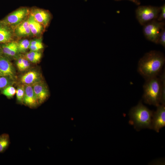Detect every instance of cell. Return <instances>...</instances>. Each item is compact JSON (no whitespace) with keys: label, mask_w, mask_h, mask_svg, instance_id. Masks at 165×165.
<instances>
[{"label":"cell","mask_w":165,"mask_h":165,"mask_svg":"<svg viewBox=\"0 0 165 165\" xmlns=\"http://www.w3.org/2000/svg\"><path fill=\"white\" fill-rule=\"evenodd\" d=\"M0 76L8 77L13 81L16 78L15 69L10 59L3 54L0 56Z\"/></svg>","instance_id":"cell-8"},{"label":"cell","mask_w":165,"mask_h":165,"mask_svg":"<svg viewBox=\"0 0 165 165\" xmlns=\"http://www.w3.org/2000/svg\"><path fill=\"white\" fill-rule=\"evenodd\" d=\"M25 92V85L22 84L18 86L16 90V100L18 103L21 104H23Z\"/></svg>","instance_id":"cell-21"},{"label":"cell","mask_w":165,"mask_h":165,"mask_svg":"<svg viewBox=\"0 0 165 165\" xmlns=\"http://www.w3.org/2000/svg\"><path fill=\"white\" fill-rule=\"evenodd\" d=\"M14 32L15 38L18 39L33 36L29 27L28 18L16 26L14 29Z\"/></svg>","instance_id":"cell-14"},{"label":"cell","mask_w":165,"mask_h":165,"mask_svg":"<svg viewBox=\"0 0 165 165\" xmlns=\"http://www.w3.org/2000/svg\"><path fill=\"white\" fill-rule=\"evenodd\" d=\"M161 82V98L160 103L162 105H165V72L163 70L160 76Z\"/></svg>","instance_id":"cell-20"},{"label":"cell","mask_w":165,"mask_h":165,"mask_svg":"<svg viewBox=\"0 0 165 165\" xmlns=\"http://www.w3.org/2000/svg\"><path fill=\"white\" fill-rule=\"evenodd\" d=\"M41 80L42 77L41 73L37 71L32 70L23 75L20 78V81L24 85H32Z\"/></svg>","instance_id":"cell-13"},{"label":"cell","mask_w":165,"mask_h":165,"mask_svg":"<svg viewBox=\"0 0 165 165\" xmlns=\"http://www.w3.org/2000/svg\"><path fill=\"white\" fill-rule=\"evenodd\" d=\"M115 1H119L122 0H114ZM137 5H139L140 4L141 2L139 0H127Z\"/></svg>","instance_id":"cell-27"},{"label":"cell","mask_w":165,"mask_h":165,"mask_svg":"<svg viewBox=\"0 0 165 165\" xmlns=\"http://www.w3.org/2000/svg\"><path fill=\"white\" fill-rule=\"evenodd\" d=\"M30 63L23 55L22 64L19 70L24 71L28 69L31 66Z\"/></svg>","instance_id":"cell-24"},{"label":"cell","mask_w":165,"mask_h":165,"mask_svg":"<svg viewBox=\"0 0 165 165\" xmlns=\"http://www.w3.org/2000/svg\"><path fill=\"white\" fill-rule=\"evenodd\" d=\"M156 110L153 112L152 117V129L159 132L165 126V105H160Z\"/></svg>","instance_id":"cell-9"},{"label":"cell","mask_w":165,"mask_h":165,"mask_svg":"<svg viewBox=\"0 0 165 165\" xmlns=\"http://www.w3.org/2000/svg\"><path fill=\"white\" fill-rule=\"evenodd\" d=\"M25 94L23 103L30 108H35L39 105L32 85H25Z\"/></svg>","instance_id":"cell-12"},{"label":"cell","mask_w":165,"mask_h":165,"mask_svg":"<svg viewBox=\"0 0 165 165\" xmlns=\"http://www.w3.org/2000/svg\"><path fill=\"white\" fill-rule=\"evenodd\" d=\"M153 112L141 101L130 109L129 113V122L137 130L145 128L152 129Z\"/></svg>","instance_id":"cell-2"},{"label":"cell","mask_w":165,"mask_h":165,"mask_svg":"<svg viewBox=\"0 0 165 165\" xmlns=\"http://www.w3.org/2000/svg\"><path fill=\"white\" fill-rule=\"evenodd\" d=\"M3 54L2 48H1V45H0V56L2 55H3Z\"/></svg>","instance_id":"cell-28"},{"label":"cell","mask_w":165,"mask_h":165,"mask_svg":"<svg viewBox=\"0 0 165 165\" xmlns=\"http://www.w3.org/2000/svg\"><path fill=\"white\" fill-rule=\"evenodd\" d=\"M158 44L165 47V28L164 27L161 31L159 39Z\"/></svg>","instance_id":"cell-25"},{"label":"cell","mask_w":165,"mask_h":165,"mask_svg":"<svg viewBox=\"0 0 165 165\" xmlns=\"http://www.w3.org/2000/svg\"><path fill=\"white\" fill-rule=\"evenodd\" d=\"M20 39L17 41L18 51L20 54H25L29 48L30 41L27 39Z\"/></svg>","instance_id":"cell-18"},{"label":"cell","mask_w":165,"mask_h":165,"mask_svg":"<svg viewBox=\"0 0 165 165\" xmlns=\"http://www.w3.org/2000/svg\"><path fill=\"white\" fill-rule=\"evenodd\" d=\"M24 57L30 62L36 64L40 61L42 54L40 51H33L26 52L24 55Z\"/></svg>","instance_id":"cell-16"},{"label":"cell","mask_w":165,"mask_h":165,"mask_svg":"<svg viewBox=\"0 0 165 165\" xmlns=\"http://www.w3.org/2000/svg\"><path fill=\"white\" fill-rule=\"evenodd\" d=\"M10 143L9 135L3 134L0 135V153L4 152L8 148Z\"/></svg>","instance_id":"cell-19"},{"label":"cell","mask_w":165,"mask_h":165,"mask_svg":"<svg viewBox=\"0 0 165 165\" xmlns=\"http://www.w3.org/2000/svg\"><path fill=\"white\" fill-rule=\"evenodd\" d=\"M165 62V57L163 53L151 50L145 53L139 60L137 71L145 80L156 77L161 72Z\"/></svg>","instance_id":"cell-1"},{"label":"cell","mask_w":165,"mask_h":165,"mask_svg":"<svg viewBox=\"0 0 165 165\" xmlns=\"http://www.w3.org/2000/svg\"><path fill=\"white\" fill-rule=\"evenodd\" d=\"M44 48L41 37L37 38L30 41L29 49L31 51H40Z\"/></svg>","instance_id":"cell-17"},{"label":"cell","mask_w":165,"mask_h":165,"mask_svg":"<svg viewBox=\"0 0 165 165\" xmlns=\"http://www.w3.org/2000/svg\"><path fill=\"white\" fill-rule=\"evenodd\" d=\"M164 21H159L154 20L143 25V31L145 36L148 41L158 44L160 32L164 27Z\"/></svg>","instance_id":"cell-5"},{"label":"cell","mask_w":165,"mask_h":165,"mask_svg":"<svg viewBox=\"0 0 165 165\" xmlns=\"http://www.w3.org/2000/svg\"><path fill=\"white\" fill-rule=\"evenodd\" d=\"M160 12V7L139 6L135 10L136 16L139 23L143 26L149 21L157 20Z\"/></svg>","instance_id":"cell-4"},{"label":"cell","mask_w":165,"mask_h":165,"mask_svg":"<svg viewBox=\"0 0 165 165\" xmlns=\"http://www.w3.org/2000/svg\"><path fill=\"white\" fill-rule=\"evenodd\" d=\"M14 29L0 20V43H5L14 41L15 37Z\"/></svg>","instance_id":"cell-11"},{"label":"cell","mask_w":165,"mask_h":165,"mask_svg":"<svg viewBox=\"0 0 165 165\" xmlns=\"http://www.w3.org/2000/svg\"><path fill=\"white\" fill-rule=\"evenodd\" d=\"M143 98L144 102L157 106L161 98V82L157 76L145 80L143 86Z\"/></svg>","instance_id":"cell-3"},{"label":"cell","mask_w":165,"mask_h":165,"mask_svg":"<svg viewBox=\"0 0 165 165\" xmlns=\"http://www.w3.org/2000/svg\"><path fill=\"white\" fill-rule=\"evenodd\" d=\"M1 93L8 98H11L16 93V89L13 86H9L2 89Z\"/></svg>","instance_id":"cell-22"},{"label":"cell","mask_w":165,"mask_h":165,"mask_svg":"<svg viewBox=\"0 0 165 165\" xmlns=\"http://www.w3.org/2000/svg\"><path fill=\"white\" fill-rule=\"evenodd\" d=\"M30 9L26 7H20L9 14L1 21L14 28L28 18L30 14Z\"/></svg>","instance_id":"cell-6"},{"label":"cell","mask_w":165,"mask_h":165,"mask_svg":"<svg viewBox=\"0 0 165 165\" xmlns=\"http://www.w3.org/2000/svg\"><path fill=\"white\" fill-rule=\"evenodd\" d=\"M160 12L157 20L159 21H164L165 19V5L163 4L160 7Z\"/></svg>","instance_id":"cell-26"},{"label":"cell","mask_w":165,"mask_h":165,"mask_svg":"<svg viewBox=\"0 0 165 165\" xmlns=\"http://www.w3.org/2000/svg\"><path fill=\"white\" fill-rule=\"evenodd\" d=\"M39 105L44 102L49 96V92L45 82L42 80L32 85Z\"/></svg>","instance_id":"cell-10"},{"label":"cell","mask_w":165,"mask_h":165,"mask_svg":"<svg viewBox=\"0 0 165 165\" xmlns=\"http://www.w3.org/2000/svg\"><path fill=\"white\" fill-rule=\"evenodd\" d=\"M28 20L29 26L33 36L41 37L45 30L46 28L42 24L37 22L33 17L29 14Z\"/></svg>","instance_id":"cell-15"},{"label":"cell","mask_w":165,"mask_h":165,"mask_svg":"<svg viewBox=\"0 0 165 165\" xmlns=\"http://www.w3.org/2000/svg\"><path fill=\"white\" fill-rule=\"evenodd\" d=\"M30 14L46 28L49 26L52 18V15L49 11L35 7L30 9Z\"/></svg>","instance_id":"cell-7"},{"label":"cell","mask_w":165,"mask_h":165,"mask_svg":"<svg viewBox=\"0 0 165 165\" xmlns=\"http://www.w3.org/2000/svg\"><path fill=\"white\" fill-rule=\"evenodd\" d=\"M13 82L14 81L8 77L0 76V90L12 85Z\"/></svg>","instance_id":"cell-23"}]
</instances>
